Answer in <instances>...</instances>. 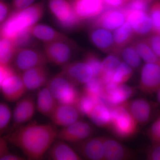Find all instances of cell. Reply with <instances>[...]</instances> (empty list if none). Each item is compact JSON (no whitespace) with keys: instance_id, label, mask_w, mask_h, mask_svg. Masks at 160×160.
I'll return each instance as SVG.
<instances>
[{"instance_id":"6da1fadb","label":"cell","mask_w":160,"mask_h":160,"mask_svg":"<svg viewBox=\"0 0 160 160\" xmlns=\"http://www.w3.org/2000/svg\"><path fill=\"white\" fill-rule=\"evenodd\" d=\"M58 131L52 123L34 122L14 128L5 138L8 142L21 149L29 159L40 160L57 139Z\"/></svg>"},{"instance_id":"7a4b0ae2","label":"cell","mask_w":160,"mask_h":160,"mask_svg":"<svg viewBox=\"0 0 160 160\" xmlns=\"http://www.w3.org/2000/svg\"><path fill=\"white\" fill-rule=\"evenodd\" d=\"M43 3H36L20 10H14L0 26L1 37L14 39L23 30L27 29L41 19L44 14Z\"/></svg>"},{"instance_id":"3957f363","label":"cell","mask_w":160,"mask_h":160,"mask_svg":"<svg viewBox=\"0 0 160 160\" xmlns=\"http://www.w3.org/2000/svg\"><path fill=\"white\" fill-rule=\"evenodd\" d=\"M111 122L109 128L120 139H128L137 133L138 124L124 106L120 105L111 108Z\"/></svg>"},{"instance_id":"277c9868","label":"cell","mask_w":160,"mask_h":160,"mask_svg":"<svg viewBox=\"0 0 160 160\" xmlns=\"http://www.w3.org/2000/svg\"><path fill=\"white\" fill-rule=\"evenodd\" d=\"M46 86L59 104L76 105L81 93L62 72L49 80Z\"/></svg>"},{"instance_id":"5b68a950","label":"cell","mask_w":160,"mask_h":160,"mask_svg":"<svg viewBox=\"0 0 160 160\" xmlns=\"http://www.w3.org/2000/svg\"><path fill=\"white\" fill-rule=\"evenodd\" d=\"M50 11L61 27L66 30L78 28L82 22L67 0H49Z\"/></svg>"},{"instance_id":"8992f818","label":"cell","mask_w":160,"mask_h":160,"mask_svg":"<svg viewBox=\"0 0 160 160\" xmlns=\"http://www.w3.org/2000/svg\"><path fill=\"white\" fill-rule=\"evenodd\" d=\"M49 62L45 53L30 48L17 49L12 63L14 69L22 72L38 66H45Z\"/></svg>"},{"instance_id":"52a82bcc","label":"cell","mask_w":160,"mask_h":160,"mask_svg":"<svg viewBox=\"0 0 160 160\" xmlns=\"http://www.w3.org/2000/svg\"><path fill=\"white\" fill-rule=\"evenodd\" d=\"M72 53L71 42L67 38L46 43L45 54L49 62L58 66L68 64Z\"/></svg>"},{"instance_id":"ba28073f","label":"cell","mask_w":160,"mask_h":160,"mask_svg":"<svg viewBox=\"0 0 160 160\" xmlns=\"http://www.w3.org/2000/svg\"><path fill=\"white\" fill-rule=\"evenodd\" d=\"M135 89L125 84L116 85L111 82L104 85L101 99L110 108L128 101L135 92Z\"/></svg>"},{"instance_id":"9c48e42d","label":"cell","mask_w":160,"mask_h":160,"mask_svg":"<svg viewBox=\"0 0 160 160\" xmlns=\"http://www.w3.org/2000/svg\"><path fill=\"white\" fill-rule=\"evenodd\" d=\"M93 128L90 124L84 121H77L58 131V139L75 144L82 142L93 134Z\"/></svg>"},{"instance_id":"30bf717a","label":"cell","mask_w":160,"mask_h":160,"mask_svg":"<svg viewBox=\"0 0 160 160\" xmlns=\"http://www.w3.org/2000/svg\"><path fill=\"white\" fill-rule=\"evenodd\" d=\"M0 90L4 98L10 102H18L27 91L21 75L14 69L4 80Z\"/></svg>"},{"instance_id":"8fae6325","label":"cell","mask_w":160,"mask_h":160,"mask_svg":"<svg viewBox=\"0 0 160 160\" xmlns=\"http://www.w3.org/2000/svg\"><path fill=\"white\" fill-rule=\"evenodd\" d=\"M138 87L146 94L156 92L160 88V64L146 63L143 66Z\"/></svg>"},{"instance_id":"7c38bea8","label":"cell","mask_w":160,"mask_h":160,"mask_svg":"<svg viewBox=\"0 0 160 160\" xmlns=\"http://www.w3.org/2000/svg\"><path fill=\"white\" fill-rule=\"evenodd\" d=\"M121 105L127 109L138 125H146L152 118L153 104L146 99L138 98L127 101Z\"/></svg>"},{"instance_id":"4fadbf2b","label":"cell","mask_w":160,"mask_h":160,"mask_svg":"<svg viewBox=\"0 0 160 160\" xmlns=\"http://www.w3.org/2000/svg\"><path fill=\"white\" fill-rule=\"evenodd\" d=\"M73 144L76 151L81 157L87 160H105L103 137H91Z\"/></svg>"},{"instance_id":"5bb4252c","label":"cell","mask_w":160,"mask_h":160,"mask_svg":"<svg viewBox=\"0 0 160 160\" xmlns=\"http://www.w3.org/2000/svg\"><path fill=\"white\" fill-rule=\"evenodd\" d=\"M62 72L76 86L84 85L93 78L92 69L85 62L68 63L63 66Z\"/></svg>"},{"instance_id":"9a60e30c","label":"cell","mask_w":160,"mask_h":160,"mask_svg":"<svg viewBox=\"0 0 160 160\" xmlns=\"http://www.w3.org/2000/svg\"><path fill=\"white\" fill-rule=\"evenodd\" d=\"M123 10L126 14V22L131 25L135 34L141 36H147L153 32L152 21L148 12Z\"/></svg>"},{"instance_id":"2e32d148","label":"cell","mask_w":160,"mask_h":160,"mask_svg":"<svg viewBox=\"0 0 160 160\" xmlns=\"http://www.w3.org/2000/svg\"><path fill=\"white\" fill-rule=\"evenodd\" d=\"M17 102L12 115L13 129L31 121L36 109L35 102L32 96L23 97Z\"/></svg>"},{"instance_id":"e0dca14e","label":"cell","mask_w":160,"mask_h":160,"mask_svg":"<svg viewBox=\"0 0 160 160\" xmlns=\"http://www.w3.org/2000/svg\"><path fill=\"white\" fill-rule=\"evenodd\" d=\"M126 22V14L122 9L109 7L105 9L95 18L92 26L113 30L122 26Z\"/></svg>"},{"instance_id":"ac0fdd59","label":"cell","mask_w":160,"mask_h":160,"mask_svg":"<svg viewBox=\"0 0 160 160\" xmlns=\"http://www.w3.org/2000/svg\"><path fill=\"white\" fill-rule=\"evenodd\" d=\"M75 13L82 22L97 17L105 9L103 0H73Z\"/></svg>"},{"instance_id":"d6986e66","label":"cell","mask_w":160,"mask_h":160,"mask_svg":"<svg viewBox=\"0 0 160 160\" xmlns=\"http://www.w3.org/2000/svg\"><path fill=\"white\" fill-rule=\"evenodd\" d=\"M89 36L92 43L100 50L106 53L120 55L115 45L113 35L109 30L92 26Z\"/></svg>"},{"instance_id":"ffe728a7","label":"cell","mask_w":160,"mask_h":160,"mask_svg":"<svg viewBox=\"0 0 160 160\" xmlns=\"http://www.w3.org/2000/svg\"><path fill=\"white\" fill-rule=\"evenodd\" d=\"M104 158L107 160H128L135 158L131 149L110 138L103 137Z\"/></svg>"},{"instance_id":"44dd1931","label":"cell","mask_w":160,"mask_h":160,"mask_svg":"<svg viewBox=\"0 0 160 160\" xmlns=\"http://www.w3.org/2000/svg\"><path fill=\"white\" fill-rule=\"evenodd\" d=\"M81 116L75 106L58 103L49 118L55 126L64 127L79 120Z\"/></svg>"},{"instance_id":"7402d4cb","label":"cell","mask_w":160,"mask_h":160,"mask_svg":"<svg viewBox=\"0 0 160 160\" xmlns=\"http://www.w3.org/2000/svg\"><path fill=\"white\" fill-rule=\"evenodd\" d=\"M21 76L27 91L37 90L48 82V72L46 66L28 69L22 72Z\"/></svg>"},{"instance_id":"603a6c76","label":"cell","mask_w":160,"mask_h":160,"mask_svg":"<svg viewBox=\"0 0 160 160\" xmlns=\"http://www.w3.org/2000/svg\"><path fill=\"white\" fill-rule=\"evenodd\" d=\"M48 156L53 160H80L82 158L66 142L57 139L50 146Z\"/></svg>"},{"instance_id":"cb8c5ba5","label":"cell","mask_w":160,"mask_h":160,"mask_svg":"<svg viewBox=\"0 0 160 160\" xmlns=\"http://www.w3.org/2000/svg\"><path fill=\"white\" fill-rule=\"evenodd\" d=\"M58 104L47 86L38 92L36 106L41 114L49 118Z\"/></svg>"},{"instance_id":"d4e9b609","label":"cell","mask_w":160,"mask_h":160,"mask_svg":"<svg viewBox=\"0 0 160 160\" xmlns=\"http://www.w3.org/2000/svg\"><path fill=\"white\" fill-rule=\"evenodd\" d=\"M120 55L110 53L102 62L101 71L98 77L102 80L104 85L112 82L115 72L121 63Z\"/></svg>"},{"instance_id":"484cf974","label":"cell","mask_w":160,"mask_h":160,"mask_svg":"<svg viewBox=\"0 0 160 160\" xmlns=\"http://www.w3.org/2000/svg\"><path fill=\"white\" fill-rule=\"evenodd\" d=\"M29 32L34 37L45 42H50L66 38L64 35L43 24H35L29 28Z\"/></svg>"},{"instance_id":"4316f807","label":"cell","mask_w":160,"mask_h":160,"mask_svg":"<svg viewBox=\"0 0 160 160\" xmlns=\"http://www.w3.org/2000/svg\"><path fill=\"white\" fill-rule=\"evenodd\" d=\"M88 117L99 127L103 128H109L111 122V108L104 104L100 103L98 104Z\"/></svg>"},{"instance_id":"83f0119b","label":"cell","mask_w":160,"mask_h":160,"mask_svg":"<svg viewBox=\"0 0 160 160\" xmlns=\"http://www.w3.org/2000/svg\"><path fill=\"white\" fill-rule=\"evenodd\" d=\"M135 35L131 25L127 22L115 30L113 34V39L116 47L120 54V51L123 47L132 42Z\"/></svg>"},{"instance_id":"f1b7e54d","label":"cell","mask_w":160,"mask_h":160,"mask_svg":"<svg viewBox=\"0 0 160 160\" xmlns=\"http://www.w3.org/2000/svg\"><path fill=\"white\" fill-rule=\"evenodd\" d=\"M16 48L12 40L6 38H0V64L10 66Z\"/></svg>"},{"instance_id":"f546056e","label":"cell","mask_w":160,"mask_h":160,"mask_svg":"<svg viewBox=\"0 0 160 160\" xmlns=\"http://www.w3.org/2000/svg\"><path fill=\"white\" fill-rule=\"evenodd\" d=\"M132 43L140 57L146 63L160 64V58L152 50L145 38L137 40Z\"/></svg>"},{"instance_id":"4dcf8cb0","label":"cell","mask_w":160,"mask_h":160,"mask_svg":"<svg viewBox=\"0 0 160 160\" xmlns=\"http://www.w3.org/2000/svg\"><path fill=\"white\" fill-rule=\"evenodd\" d=\"M103 102L101 98H96L85 93L80 95L75 107L81 115L88 117L98 104Z\"/></svg>"},{"instance_id":"1f68e13d","label":"cell","mask_w":160,"mask_h":160,"mask_svg":"<svg viewBox=\"0 0 160 160\" xmlns=\"http://www.w3.org/2000/svg\"><path fill=\"white\" fill-rule=\"evenodd\" d=\"M122 58L133 69H138L141 64V57L132 42L123 47L120 51Z\"/></svg>"},{"instance_id":"d6a6232c","label":"cell","mask_w":160,"mask_h":160,"mask_svg":"<svg viewBox=\"0 0 160 160\" xmlns=\"http://www.w3.org/2000/svg\"><path fill=\"white\" fill-rule=\"evenodd\" d=\"M104 87V84L99 78L93 77L84 84L83 92L93 97L101 98Z\"/></svg>"},{"instance_id":"836d02e7","label":"cell","mask_w":160,"mask_h":160,"mask_svg":"<svg viewBox=\"0 0 160 160\" xmlns=\"http://www.w3.org/2000/svg\"><path fill=\"white\" fill-rule=\"evenodd\" d=\"M133 74V70L126 62H122L115 72L112 82L116 85L124 84L132 77Z\"/></svg>"},{"instance_id":"e575fe53","label":"cell","mask_w":160,"mask_h":160,"mask_svg":"<svg viewBox=\"0 0 160 160\" xmlns=\"http://www.w3.org/2000/svg\"><path fill=\"white\" fill-rule=\"evenodd\" d=\"M12 41L16 49L29 48L33 45V36L29 32V28L20 32Z\"/></svg>"},{"instance_id":"d590c367","label":"cell","mask_w":160,"mask_h":160,"mask_svg":"<svg viewBox=\"0 0 160 160\" xmlns=\"http://www.w3.org/2000/svg\"><path fill=\"white\" fill-rule=\"evenodd\" d=\"M12 113L6 103L0 102V135L8 127L12 119Z\"/></svg>"},{"instance_id":"8d00e7d4","label":"cell","mask_w":160,"mask_h":160,"mask_svg":"<svg viewBox=\"0 0 160 160\" xmlns=\"http://www.w3.org/2000/svg\"><path fill=\"white\" fill-rule=\"evenodd\" d=\"M148 13L152 21L153 32H157L160 29V0L151 4Z\"/></svg>"},{"instance_id":"74e56055","label":"cell","mask_w":160,"mask_h":160,"mask_svg":"<svg viewBox=\"0 0 160 160\" xmlns=\"http://www.w3.org/2000/svg\"><path fill=\"white\" fill-rule=\"evenodd\" d=\"M151 0H131L122 8L125 10H139L148 12L151 6Z\"/></svg>"},{"instance_id":"f35d334b","label":"cell","mask_w":160,"mask_h":160,"mask_svg":"<svg viewBox=\"0 0 160 160\" xmlns=\"http://www.w3.org/2000/svg\"><path fill=\"white\" fill-rule=\"evenodd\" d=\"M84 62L91 67L93 73V77H98L101 71L102 62L98 57L93 52H89L86 54Z\"/></svg>"},{"instance_id":"ab89813d","label":"cell","mask_w":160,"mask_h":160,"mask_svg":"<svg viewBox=\"0 0 160 160\" xmlns=\"http://www.w3.org/2000/svg\"><path fill=\"white\" fill-rule=\"evenodd\" d=\"M147 135L153 145H160V117L152 125Z\"/></svg>"},{"instance_id":"60d3db41","label":"cell","mask_w":160,"mask_h":160,"mask_svg":"<svg viewBox=\"0 0 160 160\" xmlns=\"http://www.w3.org/2000/svg\"><path fill=\"white\" fill-rule=\"evenodd\" d=\"M145 39L152 51L160 58V35L152 32Z\"/></svg>"},{"instance_id":"b9f144b4","label":"cell","mask_w":160,"mask_h":160,"mask_svg":"<svg viewBox=\"0 0 160 160\" xmlns=\"http://www.w3.org/2000/svg\"><path fill=\"white\" fill-rule=\"evenodd\" d=\"M146 158L149 160H160V145H153L147 149Z\"/></svg>"},{"instance_id":"7bdbcfd3","label":"cell","mask_w":160,"mask_h":160,"mask_svg":"<svg viewBox=\"0 0 160 160\" xmlns=\"http://www.w3.org/2000/svg\"><path fill=\"white\" fill-rule=\"evenodd\" d=\"M35 0H12V6L14 10H20L30 6Z\"/></svg>"},{"instance_id":"ee69618b","label":"cell","mask_w":160,"mask_h":160,"mask_svg":"<svg viewBox=\"0 0 160 160\" xmlns=\"http://www.w3.org/2000/svg\"><path fill=\"white\" fill-rule=\"evenodd\" d=\"M10 66H6L0 64V89L4 80L13 71Z\"/></svg>"},{"instance_id":"f6af8a7d","label":"cell","mask_w":160,"mask_h":160,"mask_svg":"<svg viewBox=\"0 0 160 160\" xmlns=\"http://www.w3.org/2000/svg\"><path fill=\"white\" fill-rule=\"evenodd\" d=\"M9 8L6 2L0 0V23L4 22L9 14Z\"/></svg>"},{"instance_id":"bcb514c9","label":"cell","mask_w":160,"mask_h":160,"mask_svg":"<svg viewBox=\"0 0 160 160\" xmlns=\"http://www.w3.org/2000/svg\"><path fill=\"white\" fill-rule=\"evenodd\" d=\"M105 6L110 8H122L125 5L124 0H103Z\"/></svg>"},{"instance_id":"7dc6e473","label":"cell","mask_w":160,"mask_h":160,"mask_svg":"<svg viewBox=\"0 0 160 160\" xmlns=\"http://www.w3.org/2000/svg\"><path fill=\"white\" fill-rule=\"evenodd\" d=\"M8 142V141L6 139V138L2 137L1 135H0V158L4 155L9 152Z\"/></svg>"},{"instance_id":"c3c4849f","label":"cell","mask_w":160,"mask_h":160,"mask_svg":"<svg viewBox=\"0 0 160 160\" xmlns=\"http://www.w3.org/2000/svg\"><path fill=\"white\" fill-rule=\"evenodd\" d=\"M25 158L10 153L9 152L6 153L0 158V160H24Z\"/></svg>"},{"instance_id":"681fc988","label":"cell","mask_w":160,"mask_h":160,"mask_svg":"<svg viewBox=\"0 0 160 160\" xmlns=\"http://www.w3.org/2000/svg\"><path fill=\"white\" fill-rule=\"evenodd\" d=\"M156 93H157V98L158 102L159 105L160 106V88L158 89V91L156 92Z\"/></svg>"},{"instance_id":"f907efd6","label":"cell","mask_w":160,"mask_h":160,"mask_svg":"<svg viewBox=\"0 0 160 160\" xmlns=\"http://www.w3.org/2000/svg\"><path fill=\"white\" fill-rule=\"evenodd\" d=\"M124 2H125V5L126 4V3L128 2H129V1H131V0H124Z\"/></svg>"},{"instance_id":"816d5d0a","label":"cell","mask_w":160,"mask_h":160,"mask_svg":"<svg viewBox=\"0 0 160 160\" xmlns=\"http://www.w3.org/2000/svg\"><path fill=\"white\" fill-rule=\"evenodd\" d=\"M157 33H158V34H159L160 35V29L158 31V32H157Z\"/></svg>"},{"instance_id":"f5cc1de1","label":"cell","mask_w":160,"mask_h":160,"mask_svg":"<svg viewBox=\"0 0 160 160\" xmlns=\"http://www.w3.org/2000/svg\"><path fill=\"white\" fill-rule=\"evenodd\" d=\"M151 1H152V0H151Z\"/></svg>"}]
</instances>
